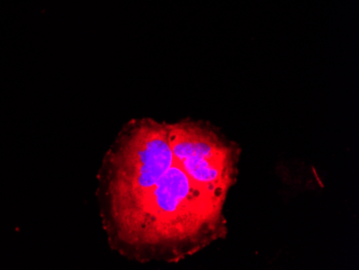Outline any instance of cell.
Instances as JSON below:
<instances>
[{
    "label": "cell",
    "instance_id": "cell-1",
    "mask_svg": "<svg viewBox=\"0 0 359 270\" xmlns=\"http://www.w3.org/2000/svg\"><path fill=\"white\" fill-rule=\"evenodd\" d=\"M97 182L107 241L129 261L179 263L227 236V196L199 182L177 156L168 122L127 123Z\"/></svg>",
    "mask_w": 359,
    "mask_h": 270
}]
</instances>
